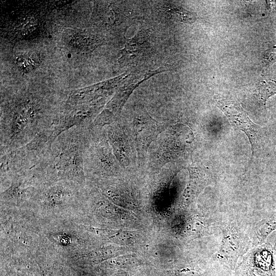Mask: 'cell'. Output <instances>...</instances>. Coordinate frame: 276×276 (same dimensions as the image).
I'll return each mask as SVG.
<instances>
[{
	"instance_id": "8",
	"label": "cell",
	"mask_w": 276,
	"mask_h": 276,
	"mask_svg": "<svg viewBox=\"0 0 276 276\" xmlns=\"http://www.w3.org/2000/svg\"><path fill=\"white\" fill-rule=\"evenodd\" d=\"M162 11L174 21L192 24L196 20V16L183 8L169 2L162 3Z\"/></svg>"
},
{
	"instance_id": "4",
	"label": "cell",
	"mask_w": 276,
	"mask_h": 276,
	"mask_svg": "<svg viewBox=\"0 0 276 276\" xmlns=\"http://www.w3.org/2000/svg\"><path fill=\"white\" fill-rule=\"evenodd\" d=\"M217 106L224 112L232 125L245 132L251 145L252 154L257 146L259 136V127L252 122L240 105L228 99H216Z\"/></svg>"
},
{
	"instance_id": "7",
	"label": "cell",
	"mask_w": 276,
	"mask_h": 276,
	"mask_svg": "<svg viewBox=\"0 0 276 276\" xmlns=\"http://www.w3.org/2000/svg\"><path fill=\"white\" fill-rule=\"evenodd\" d=\"M150 38L147 31L141 30L127 40L122 50L121 62L125 65L134 63L147 55L151 48Z\"/></svg>"
},
{
	"instance_id": "11",
	"label": "cell",
	"mask_w": 276,
	"mask_h": 276,
	"mask_svg": "<svg viewBox=\"0 0 276 276\" xmlns=\"http://www.w3.org/2000/svg\"><path fill=\"white\" fill-rule=\"evenodd\" d=\"M16 63L24 73H28L35 69L40 64V57L36 52H29L19 55L16 58Z\"/></svg>"
},
{
	"instance_id": "13",
	"label": "cell",
	"mask_w": 276,
	"mask_h": 276,
	"mask_svg": "<svg viewBox=\"0 0 276 276\" xmlns=\"http://www.w3.org/2000/svg\"><path fill=\"white\" fill-rule=\"evenodd\" d=\"M276 61V44L266 50L262 58L264 67H268Z\"/></svg>"
},
{
	"instance_id": "3",
	"label": "cell",
	"mask_w": 276,
	"mask_h": 276,
	"mask_svg": "<svg viewBox=\"0 0 276 276\" xmlns=\"http://www.w3.org/2000/svg\"><path fill=\"white\" fill-rule=\"evenodd\" d=\"M57 136L55 128L52 126L24 146L1 155V178L12 179L31 170Z\"/></svg>"
},
{
	"instance_id": "10",
	"label": "cell",
	"mask_w": 276,
	"mask_h": 276,
	"mask_svg": "<svg viewBox=\"0 0 276 276\" xmlns=\"http://www.w3.org/2000/svg\"><path fill=\"white\" fill-rule=\"evenodd\" d=\"M188 170L190 173V181L185 194L193 196L204 185L205 175L202 169L199 167H190Z\"/></svg>"
},
{
	"instance_id": "2",
	"label": "cell",
	"mask_w": 276,
	"mask_h": 276,
	"mask_svg": "<svg viewBox=\"0 0 276 276\" xmlns=\"http://www.w3.org/2000/svg\"><path fill=\"white\" fill-rule=\"evenodd\" d=\"M90 125L74 126L59 134L30 170L34 179L53 182L69 179L78 182L84 179V154Z\"/></svg>"
},
{
	"instance_id": "14",
	"label": "cell",
	"mask_w": 276,
	"mask_h": 276,
	"mask_svg": "<svg viewBox=\"0 0 276 276\" xmlns=\"http://www.w3.org/2000/svg\"><path fill=\"white\" fill-rule=\"evenodd\" d=\"M275 248L276 249V241H275Z\"/></svg>"
},
{
	"instance_id": "9",
	"label": "cell",
	"mask_w": 276,
	"mask_h": 276,
	"mask_svg": "<svg viewBox=\"0 0 276 276\" xmlns=\"http://www.w3.org/2000/svg\"><path fill=\"white\" fill-rule=\"evenodd\" d=\"M276 229V211L273 212L259 224L255 235L257 244H261Z\"/></svg>"
},
{
	"instance_id": "1",
	"label": "cell",
	"mask_w": 276,
	"mask_h": 276,
	"mask_svg": "<svg viewBox=\"0 0 276 276\" xmlns=\"http://www.w3.org/2000/svg\"><path fill=\"white\" fill-rule=\"evenodd\" d=\"M59 115L54 99L48 95L28 92L6 99L1 116V156L51 128Z\"/></svg>"
},
{
	"instance_id": "5",
	"label": "cell",
	"mask_w": 276,
	"mask_h": 276,
	"mask_svg": "<svg viewBox=\"0 0 276 276\" xmlns=\"http://www.w3.org/2000/svg\"><path fill=\"white\" fill-rule=\"evenodd\" d=\"M164 128V125L155 121L143 109L136 113L133 119V128L140 153L147 150L149 145Z\"/></svg>"
},
{
	"instance_id": "12",
	"label": "cell",
	"mask_w": 276,
	"mask_h": 276,
	"mask_svg": "<svg viewBox=\"0 0 276 276\" xmlns=\"http://www.w3.org/2000/svg\"><path fill=\"white\" fill-rule=\"evenodd\" d=\"M276 94V82L274 80L261 81L257 86L255 95L257 99L264 106L267 99Z\"/></svg>"
},
{
	"instance_id": "6",
	"label": "cell",
	"mask_w": 276,
	"mask_h": 276,
	"mask_svg": "<svg viewBox=\"0 0 276 276\" xmlns=\"http://www.w3.org/2000/svg\"><path fill=\"white\" fill-rule=\"evenodd\" d=\"M145 78L134 80L122 86L114 96L107 107L91 124V126L102 128L113 123L120 114L121 109L133 90Z\"/></svg>"
}]
</instances>
